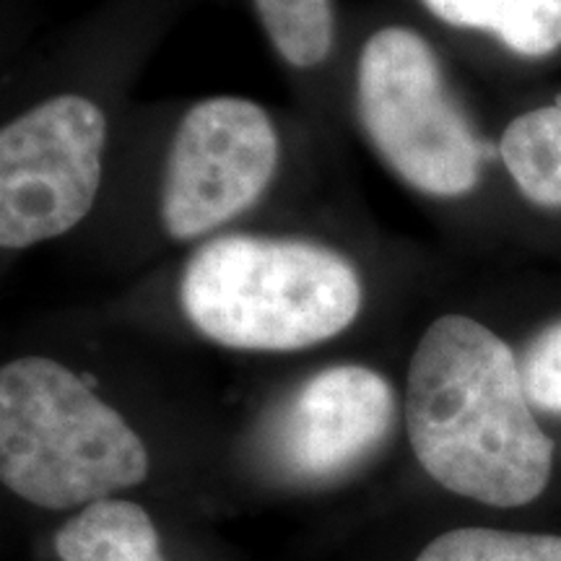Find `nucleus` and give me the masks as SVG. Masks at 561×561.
Instances as JSON below:
<instances>
[{"mask_svg": "<svg viewBox=\"0 0 561 561\" xmlns=\"http://www.w3.org/2000/svg\"><path fill=\"white\" fill-rule=\"evenodd\" d=\"M405 426L421 468L455 494L520 507L549 486L553 442L533 416L520 362L471 318L445 314L421 335Z\"/></svg>", "mask_w": 561, "mask_h": 561, "instance_id": "obj_1", "label": "nucleus"}, {"mask_svg": "<svg viewBox=\"0 0 561 561\" xmlns=\"http://www.w3.org/2000/svg\"><path fill=\"white\" fill-rule=\"evenodd\" d=\"M362 278L322 244L229 234L201 244L180 280L182 310L203 335L242 351H297L346 331Z\"/></svg>", "mask_w": 561, "mask_h": 561, "instance_id": "obj_2", "label": "nucleus"}, {"mask_svg": "<svg viewBox=\"0 0 561 561\" xmlns=\"http://www.w3.org/2000/svg\"><path fill=\"white\" fill-rule=\"evenodd\" d=\"M0 476L37 507H89L144 481L149 453L79 375L24 356L0 371Z\"/></svg>", "mask_w": 561, "mask_h": 561, "instance_id": "obj_3", "label": "nucleus"}, {"mask_svg": "<svg viewBox=\"0 0 561 561\" xmlns=\"http://www.w3.org/2000/svg\"><path fill=\"white\" fill-rule=\"evenodd\" d=\"M356 100L371 146L403 182L437 198L473 191L483 144L424 37L405 26L371 34L359 55Z\"/></svg>", "mask_w": 561, "mask_h": 561, "instance_id": "obj_4", "label": "nucleus"}, {"mask_svg": "<svg viewBox=\"0 0 561 561\" xmlns=\"http://www.w3.org/2000/svg\"><path fill=\"white\" fill-rule=\"evenodd\" d=\"M107 121L94 102L62 94L0 133V244L26 250L83 221L102 182Z\"/></svg>", "mask_w": 561, "mask_h": 561, "instance_id": "obj_5", "label": "nucleus"}, {"mask_svg": "<svg viewBox=\"0 0 561 561\" xmlns=\"http://www.w3.org/2000/svg\"><path fill=\"white\" fill-rule=\"evenodd\" d=\"M278 136L268 112L237 96L198 102L182 117L167 159L161 224L172 240H198L248 210L271 185Z\"/></svg>", "mask_w": 561, "mask_h": 561, "instance_id": "obj_6", "label": "nucleus"}, {"mask_svg": "<svg viewBox=\"0 0 561 561\" xmlns=\"http://www.w3.org/2000/svg\"><path fill=\"white\" fill-rule=\"evenodd\" d=\"M396 392L369 367L322 369L271 413L263 458L284 481L325 486L346 479L390 437Z\"/></svg>", "mask_w": 561, "mask_h": 561, "instance_id": "obj_7", "label": "nucleus"}, {"mask_svg": "<svg viewBox=\"0 0 561 561\" xmlns=\"http://www.w3.org/2000/svg\"><path fill=\"white\" fill-rule=\"evenodd\" d=\"M60 561H164L149 512L125 500H102L70 517L55 536Z\"/></svg>", "mask_w": 561, "mask_h": 561, "instance_id": "obj_8", "label": "nucleus"}, {"mask_svg": "<svg viewBox=\"0 0 561 561\" xmlns=\"http://www.w3.org/2000/svg\"><path fill=\"white\" fill-rule=\"evenodd\" d=\"M434 16L462 30L500 37L523 58L561 47V0H424Z\"/></svg>", "mask_w": 561, "mask_h": 561, "instance_id": "obj_9", "label": "nucleus"}, {"mask_svg": "<svg viewBox=\"0 0 561 561\" xmlns=\"http://www.w3.org/2000/svg\"><path fill=\"white\" fill-rule=\"evenodd\" d=\"M500 153L525 198L543 208H561L559 104L515 117L504 130Z\"/></svg>", "mask_w": 561, "mask_h": 561, "instance_id": "obj_10", "label": "nucleus"}, {"mask_svg": "<svg viewBox=\"0 0 561 561\" xmlns=\"http://www.w3.org/2000/svg\"><path fill=\"white\" fill-rule=\"evenodd\" d=\"M257 16L280 58L294 68H314L333 47L331 0H255Z\"/></svg>", "mask_w": 561, "mask_h": 561, "instance_id": "obj_11", "label": "nucleus"}, {"mask_svg": "<svg viewBox=\"0 0 561 561\" xmlns=\"http://www.w3.org/2000/svg\"><path fill=\"white\" fill-rule=\"evenodd\" d=\"M416 561H561V536L460 528L434 538Z\"/></svg>", "mask_w": 561, "mask_h": 561, "instance_id": "obj_12", "label": "nucleus"}, {"mask_svg": "<svg viewBox=\"0 0 561 561\" xmlns=\"http://www.w3.org/2000/svg\"><path fill=\"white\" fill-rule=\"evenodd\" d=\"M520 367L530 403L561 413V320L530 341Z\"/></svg>", "mask_w": 561, "mask_h": 561, "instance_id": "obj_13", "label": "nucleus"}]
</instances>
